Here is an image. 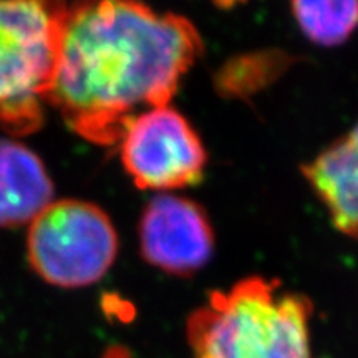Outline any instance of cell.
Wrapping results in <instances>:
<instances>
[{"label": "cell", "instance_id": "obj_1", "mask_svg": "<svg viewBox=\"0 0 358 358\" xmlns=\"http://www.w3.org/2000/svg\"><path fill=\"white\" fill-rule=\"evenodd\" d=\"M201 52L186 17L143 0H78L70 3L47 103L78 136L116 146L134 116L169 105Z\"/></svg>", "mask_w": 358, "mask_h": 358}, {"label": "cell", "instance_id": "obj_2", "mask_svg": "<svg viewBox=\"0 0 358 358\" xmlns=\"http://www.w3.org/2000/svg\"><path fill=\"white\" fill-rule=\"evenodd\" d=\"M312 302L279 280L248 277L214 290L187 317L192 358H313Z\"/></svg>", "mask_w": 358, "mask_h": 358}, {"label": "cell", "instance_id": "obj_3", "mask_svg": "<svg viewBox=\"0 0 358 358\" xmlns=\"http://www.w3.org/2000/svg\"><path fill=\"white\" fill-rule=\"evenodd\" d=\"M66 0H0V124L38 129L55 80Z\"/></svg>", "mask_w": 358, "mask_h": 358}, {"label": "cell", "instance_id": "obj_4", "mask_svg": "<svg viewBox=\"0 0 358 358\" xmlns=\"http://www.w3.org/2000/svg\"><path fill=\"white\" fill-rule=\"evenodd\" d=\"M27 254L34 271L57 287H85L101 279L118 254L108 214L87 201H53L30 222Z\"/></svg>", "mask_w": 358, "mask_h": 358}, {"label": "cell", "instance_id": "obj_5", "mask_svg": "<svg viewBox=\"0 0 358 358\" xmlns=\"http://www.w3.org/2000/svg\"><path fill=\"white\" fill-rule=\"evenodd\" d=\"M118 145L124 169L141 189H181L203 179L208 161L203 141L169 105L134 116Z\"/></svg>", "mask_w": 358, "mask_h": 358}, {"label": "cell", "instance_id": "obj_6", "mask_svg": "<svg viewBox=\"0 0 358 358\" xmlns=\"http://www.w3.org/2000/svg\"><path fill=\"white\" fill-rule=\"evenodd\" d=\"M141 254L148 264L174 275L203 268L214 250L213 226L204 209L181 196H156L140 222Z\"/></svg>", "mask_w": 358, "mask_h": 358}, {"label": "cell", "instance_id": "obj_7", "mask_svg": "<svg viewBox=\"0 0 358 358\" xmlns=\"http://www.w3.org/2000/svg\"><path fill=\"white\" fill-rule=\"evenodd\" d=\"M334 226L358 239V123L302 168Z\"/></svg>", "mask_w": 358, "mask_h": 358}, {"label": "cell", "instance_id": "obj_8", "mask_svg": "<svg viewBox=\"0 0 358 358\" xmlns=\"http://www.w3.org/2000/svg\"><path fill=\"white\" fill-rule=\"evenodd\" d=\"M53 203V182L29 148L0 140V227L30 224Z\"/></svg>", "mask_w": 358, "mask_h": 358}, {"label": "cell", "instance_id": "obj_9", "mask_svg": "<svg viewBox=\"0 0 358 358\" xmlns=\"http://www.w3.org/2000/svg\"><path fill=\"white\" fill-rule=\"evenodd\" d=\"M303 35L317 45L343 43L358 27V0H292Z\"/></svg>", "mask_w": 358, "mask_h": 358}, {"label": "cell", "instance_id": "obj_10", "mask_svg": "<svg viewBox=\"0 0 358 358\" xmlns=\"http://www.w3.org/2000/svg\"><path fill=\"white\" fill-rule=\"evenodd\" d=\"M290 58L280 52H261L232 58L217 75V88L227 96L252 95L274 82Z\"/></svg>", "mask_w": 358, "mask_h": 358}, {"label": "cell", "instance_id": "obj_11", "mask_svg": "<svg viewBox=\"0 0 358 358\" xmlns=\"http://www.w3.org/2000/svg\"><path fill=\"white\" fill-rule=\"evenodd\" d=\"M217 2H219V0H217ZM231 2H232V0H222V3H224V6H229Z\"/></svg>", "mask_w": 358, "mask_h": 358}]
</instances>
